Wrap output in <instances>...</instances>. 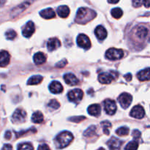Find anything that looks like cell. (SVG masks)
Listing matches in <instances>:
<instances>
[{
    "label": "cell",
    "mask_w": 150,
    "mask_h": 150,
    "mask_svg": "<svg viewBox=\"0 0 150 150\" xmlns=\"http://www.w3.org/2000/svg\"><path fill=\"white\" fill-rule=\"evenodd\" d=\"M97 16L96 12L87 7H81L76 14V22L81 24H84L91 21Z\"/></svg>",
    "instance_id": "6da1fadb"
},
{
    "label": "cell",
    "mask_w": 150,
    "mask_h": 150,
    "mask_svg": "<svg viewBox=\"0 0 150 150\" xmlns=\"http://www.w3.org/2000/svg\"><path fill=\"white\" fill-rule=\"evenodd\" d=\"M123 57H124V51L122 49H117L115 48H110L105 53V57L108 59L112 61L121 59Z\"/></svg>",
    "instance_id": "3957f363"
},
{
    "label": "cell",
    "mask_w": 150,
    "mask_h": 150,
    "mask_svg": "<svg viewBox=\"0 0 150 150\" xmlns=\"http://www.w3.org/2000/svg\"><path fill=\"white\" fill-rule=\"evenodd\" d=\"M144 0H133V5L134 7H139L143 4Z\"/></svg>",
    "instance_id": "e575fe53"
},
{
    "label": "cell",
    "mask_w": 150,
    "mask_h": 150,
    "mask_svg": "<svg viewBox=\"0 0 150 150\" xmlns=\"http://www.w3.org/2000/svg\"><path fill=\"white\" fill-rule=\"evenodd\" d=\"M26 113L23 109L18 108L16 110L12 117V120L14 123H21L23 122L26 120Z\"/></svg>",
    "instance_id": "ba28073f"
},
{
    "label": "cell",
    "mask_w": 150,
    "mask_h": 150,
    "mask_svg": "<svg viewBox=\"0 0 150 150\" xmlns=\"http://www.w3.org/2000/svg\"><path fill=\"white\" fill-rule=\"evenodd\" d=\"M18 150H34V148L30 143H22L18 146Z\"/></svg>",
    "instance_id": "83f0119b"
},
{
    "label": "cell",
    "mask_w": 150,
    "mask_h": 150,
    "mask_svg": "<svg viewBox=\"0 0 150 150\" xmlns=\"http://www.w3.org/2000/svg\"><path fill=\"white\" fill-rule=\"evenodd\" d=\"M40 15L41 17L45 19H51L55 17L56 13L52 8H47L40 11Z\"/></svg>",
    "instance_id": "ac0fdd59"
},
{
    "label": "cell",
    "mask_w": 150,
    "mask_h": 150,
    "mask_svg": "<svg viewBox=\"0 0 150 150\" xmlns=\"http://www.w3.org/2000/svg\"><path fill=\"white\" fill-rule=\"evenodd\" d=\"M138 147H139L138 142L136 141H132L127 144L125 147V150H137Z\"/></svg>",
    "instance_id": "f1b7e54d"
},
{
    "label": "cell",
    "mask_w": 150,
    "mask_h": 150,
    "mask_svg": "<svg viewBox=\"0 0 150 150\" xmlns=\"http://www.w3.org/2000/svg\"><path fill=\"white\" fill-rule=\"evenodd\" d=\"M101 125H102L103 128V131L104 133H105L106 135L109 134V131H108V127H110L111 126V123L108 121H105L101 123Z\"/></svg>",
    "instance_id": "d6a6232c"
},
{
    "label": "cell",
    "mask_w": 150,
    "mask_h": 150,
    "mask_svg": "<svg viewBox=\"0 0 150 150\" xmlns=\"http://www.w3.org/2000/svg\"><path fill=\"white\" fill-rule=\"evenodd\" d=\"M108 1L111 4H117L120 1V0H108Z\"/></svg>",
    "instance_id": "7bdbcfd3"
},
{
    "label": "cell",
    "mask_w": 150,
    "mask_h": 150,
    "mask_svg": "<svg viewBox=\"0 0 150 150\" xmlns=\"http://www.w3.org/2000/svg\"><path fill=\"white\" fill-rule=\"evenodd\" d=\"M123 12L122 9L119 8V7H116V8L112 9L111 10V16L115 18H120L122 16Z\"/></svg>",
    "instance_id": "484cf974"
},
{
    "label": "cell",
    "mask_w": 150,
    "mask_h": 150,
    "mask_svg": "<svg viewBox=\"0 0 150 150\" xmlns=\"http://www.w3.org/2000/svg\"><path fill=\"white\" fill-rule=\"evenodd\" d=\"M125 79L127 81H130L132 79V75L130 74V73H128V74L125 75Z\"/></svg>",
    "instance_id": "ab89813d"
},
{
    "label": "cell",
    "mask_w": 150,
    "mask_h": 150,
    "mask_svg": "<svg viewBox=\"0 0 150 150\" xmlns=\"http://www.w3.org/2000/svg\"><path fill=\"white\" fill-rule=\"evenodd\" d=\"M77 44L79 47L85 50L89 49L91 48V45H92L89 38L83 34H81L78 36Z\"/></svg>",
    "instance_id": "52a82bcc"
},
{
    "label": "cell",
    "mask_w": 150,
    "mask_h": 150,
    "mask_svg": "<svg viewBox=\"0 0 150 150\" xmlns=\"http://www.w3.org/2000/svg\"><path fill=\"white\" fill-rule=\"evenodd\" d=\"M143 4H144V6L146 7V8H149V4H150L149 0H144Z\"/></svg>",
    "instance_id": "60d3db41"
},
{
    "label": "cell",
    "mask_w": 150,
    "mask_h": 150,
    "mask_svg": "<svg viewBox=\"0 0 150 150\" xmlns=\"http://www.w3.org/2000/svg\"><path fill=\"white\" fill-rule=\"evenodd\" d=\"M118 101L121 106L123 108H127L131 104L132 101H133V98H132L131 95L127 92H124V93L121 94L118 98Z\"/></svg>",
    "instance_id": "5b68a950"
},
{
    "label": "cell",
    "mask_w": 150,
    "mask_h": 150,
    "mask_svg": "<svg viewBox=\"0 0 150 150\" xmlns=\"http://www.w3.org/2000/svg\"><path fill=\"white\" fill-rule=\"evenodd\" d=\"M101 112V108L98 104H92L89 105L88 108V113L90 115L94 116V117H98L100 116Z\"/></svg>",
    "instance_id": "d6986e66"
},
{
    "label": "cell",
    "mask_w": 150,
    "mask_h": 150,
    "mask_svg": "<svg viewBox=\"0 0 150 150\" xmlns=\"http://www.w3.org/2000/svg\"><path fill=\"white\" fill-rule=\"evenodd\" d=\"M114 77L109 73H100L98 76V80L101 83L103 84H109L114 80Z\"/></svg>",
    "instance_id": "8fae6325"
},
{
    "label": "cell",
    "mask_w": 150,
    "mask_h": 150,
    "mask_svg": "<svg viewBox=\"0 0 150 150\" xmlns=\"http://www.w3.org/2000/svg\"><path fill=\"white\" fill-rule=\"evenodd\" d=\"M64 79L66 83L70 85V86H76L79 83V79L73 73H67V74H65L64 76Z\"/></svg>",
    "instance_id": "9a60e30c"
},
{
    "label": "cell",
    "mask_w": 150,
    "mask_h": 150,
    "mask_svg": "<svg viewBox=\"0 0 150 150\" xmlns=\"http://www.w3.org/2000/svg\"><path fill=\"white\" fill-rule=\"evenodd\" d=\"M67 64V62L66 59H63L62 61L59 62L57 64H56V67H59V68H62V67H65L66 64Z\"/></svg>",
    "instance_id": "836d02e7"
},
{
    "label": "cell",
    "mask_w": 150,
    "mask_h": 150,
    "mask_svg": "<svg viewBox=\"0 0 150 150\" xmlns=\"http://www.w3.org/2000/svg\"><path fill=\"white\" fill-rule=\"evenodd\" d=\"M95 131H96V127H95V126H91V127H89L84 132V134L83 135L85 136H86V137H91V136L95 134Z\"/></svg>",
    "instance_id": "f546056e"
},
{
    "label": "cell",
    "mask_w": 150,
    "mask_h": 150,
    "mask_svg": "<svg viewBox=\"0 0 150 150\" xmlns=\"http://www.w3.org/2000/svg\"><path fill=\"white\" fill-rule=\"evenodd\" d=\"M42 76H40V75H37V76H32L30 79L28 80L27 84L28 85H37L38 83H41V81H42Z\"/></svg>",
    "instance_id": "d4e9b609"
},
{
    "label": "cell",
    "mask_w": 150,
    "mask_h": 150,
    "mask_svg": "<svg viewBox=\"0 0 150 150\" xmlns=\"http://www.w3.org/2000/svg\"><path fill=\"white\" fill-rule=\"evenodd\" d=\"M10 60V54L7 51H2L0 52V67H4L9 64Z\"/></svg>",
    "instance_id": "5bb4252c"
},
{
    "label": "cell",
    "mask_w": 150,
    "mask_h": 150,
    "mask_svg": "<svg viewBox=\"0 0 150 150\" xmlns=\"http://www.w3.org/2000/svg\"><path fill=\"white\" fill-rule=\"evenodd\" d=\"M122 144V142L120 139L114 137L111 138V139H110L109 142H108L110 150H120Z\"/></svg>",
    "instance_id": "4fadbf2b"
},
{
    "label": "cell",
    "mask_w": 150,
    "mask_h": 150,
    "mask_svg": "<svg viewBox=\"0 0 150 150\" xmlns=\"http://www.w3.org/2000/svg\"><path fill=\"white\" fill-rule=\"evenodd\" d=\"M57 14L61 18H67L70 14V9L67 6H59L57 9Z\"/></svg>",
    "instance_id": "44dd1931"
},
{
    "label": "cell",
    "mask_w": 150,
    "mask_h": 150,
    "mask_svg": "<svg viewBox=\"0 0 150 150\" xmlns=\"http://www.w3.org/2000/svg\"><path fill=\"white\" fill-rule=\"evenodd\" d=\"M136 35L139 39H145L148 35V29L146 27H139L136 30Z\"/></svg>",
    "instance_id": "603a6c76"
},
{
    "label": "cell",
    "mask_w": 150,
    "mask_h": 150,
    "mask_svg": "<svg viewBox=\"0 0 150 150\" xmlns=\"http://www.w3.org/2000/svg\"><path fill=\"white\" fill-rule=\"evenodd\" d=\"M43 115H42V114L40 111H36V112L34 113V114H32V120L33 122L39 124V123L42 122H43Z\"/></svg>",
    "instance_id": "cb8c5ba5"
},
{
    "label": "cell",
    "mask_w": 150,
    "mask_h": 150,
    "mask_svg": "<svg viewBox=\"0 0 150 150\" xmlns=\"http://www.w3.org/2000/svg\"><path fill=\"white\" fill-rule=\"evenodd\" d=\"M49 90L54 94H59L63 91V86L60 82L54 81L49 85Z\"/></svg>",
    "instance_id": "7c38bea8"
},
{
    "label": "cell",
    "mask_w": 150,
    "mask_h": 150,
    "mask_svg": "<svg viewBox=\"0 0 150 150\" xmlns=\"http://www.w3.org/2000/svg\"><path fill=\"white\" fill-rule=\"evenodd\" d=\"M138 79H139L142 81H149V68L144 69V70H142V71L139 72L137 75Z\"/></svg>",
    "instance_id": "7402d4cb"
},
{
    "label": "cell",
    "mask_w": 150,
    "mask_h": 150,
    "mask_svg": "<svg viewBox=\"0 0 150 150\" xmlns=\"http://www.w3.org/2000/svg\"><path fill=\"white\" fill-rule=\"evenodd\" d=\"M4 137H5V139H7V140H8V139H10V138H11V133H10V131H7L6 132Z\"/></svg>",
    "instance_id": "b9f144b4"
},
{
    "label": "cell",
    "mask_w": 150,
    "mask_h": 150,
    "mask_svg": "<svg viewBox=\"0 0 150 150\" xmlns=\"http://www.w3.org/2000/svg\"><path fill=\"white\" fill-rule=\"evenodd\" d=\"M38 150H50V148L47 144H42L39 146Z\"/></svg>",
    "instance_id": "8d00e7d4"
},
{
    "label": "cell",
    "mask_w": 150,
    "mask_h": 150,
    "mask_svg": "<svg viewBox=\"0 0 150 150\" xmlns=\"http://www.w3.org/2000/svg\"><path fill=\"white\" fill-rule=\"evenodd\" d=\"M73 140V136L70 132H62L61 133H59V134L56 137V146L58 148H59V149H62V148H64L66 147V146H68Z\"/></svg>",
    "instance_id": "7a4b0ae2"
},
{
    "label": "cell",
    "mask_w": 150,
    "mask_h": 150,
    "mask_svg": "<svg viewBox=\"0 0 150 150\" xmlns=\"http://www.w3.org/2000/svg\"><path fill=\"white\" fill-rule=\"evenodd\" d=\"M83 92L81 89H75L73 90H71L68 93V99L70 102L73 103H79V101H81L83 98Z\"/></svg>",
    "instance_id": "277c9868"
},
{
    "label": "cell",
    "mask_w": 150,
    "mask_h": 150,
    "mask_svg": "<svg viewBox=\"0 0 150 150\" xmlns=\"http://www.w3.org/2000/svg\"><path fill=\"white\" fill-rule=\"evenodd\" d=\"M116 133H117V134L120 136H127V135L129 133V128L127 127H120V128L117 129V130Z\"/></svg>",
    "instance_id": "4316f807"
},
{
    "label": "cell",
    "mask_w": 150,
    "mask_h": 150,
    "mask_svg": "<svg viewBox=\"0 0 150 150\" xmlns=\"http://www.w3.org/2000/svg\"><path fill=\"white\" fill-rule=\"evenodd\" d=\"M35 24L32 21H29L23 28L22 34L25 38H30L35 32Z\"/></svg>",
    "instance_id": "30bf717a"
},
{
    "label": "cell",
    "mask_w": 150,
    "mask_h": 150,
    "mask_svg": "<svg viewBox=\"0 0 150 150\" xmlns=\"http://www.w3.org/2000/svg\"><path fill=\"white\" fill-rule=\"evenodd\" d=\"M95 34L98 40H103L107 37V31L103 26H98L95 29Z\"/></svg>",
    "instance_id": "e0dca14e"
},
{
    "label": "cell",
    "mask_w": 150,
    "mask_h": 150,
    "mask_svg": "<svg viewBox=\"0 0 150 150\" xmlns=\"http://www.w3.org/2000/svg\"><path fill=\"white\" fill-rule=\"evenodd\" d=\"M1 150H13V146L10 144H5L4 145Z\"/></svg>",
    "instance_id": "f35d334b"
},
{
    "label": "cell",
    "mask_w": 150,
    "mask_h": 150,
    "mask_svg": "<svg viewBox=\"0 0 150 150\" xmlns=\"http://www.w3.org/2000/svg\"><path fill=\"white\" fill-rule=\"evenodd\" d=\"M34 62L36 64H42L46 61V57L42 52H38L34 55Z\"/></svg>",
    "instance_id": "ffe728a7"
},
{
    "label": "cell",
    "mask_w": 150,
    "mask_h": 150,
    "mask_svg": "<svg viewBox=\"0 0 150 150\" xmlns=\"http://www.w3.org/2000/svg\"><path fill=\"white\" fill-rule=\"evenodd\" d=\"M130 115L132 117L136 119H142L144 117L145 111L143 107L140 105H137L132 108L130 113Z\"/></svg>",
    "instance_id": "9c48e42d"
},
{
    "label": "cell",
    "mask_w": 150,
    "mask_h": 150,
    "mask_svg": "<svg viewBox=\"0 0 150 150\" xmlns=\"http://www.w3.org/2000/svg\"><path fill=\"white\" fill-rule=\"evenodd\" d=\"M60 45H61V42H60L59 40H58L57 38H51L48 41L47 48L49 51H54V50L59 48Z\"/></svg>",
    "instance_id": "2e32d148"
},
{
    "label": "cell",
    "mask_w": 150,
    "mask_h": 150,
    "mask_svg": "<svg viewBox=\"0 0 150 150\" xmlns=\"http://www.w3.org/2000/svg\"><path fill=\"white\" fill-rule=\"evenodd\" d=\"M48 105L50 107V108H53V109H55V110L58 109V108L60 107L59 103L57 100H51L48 103Z\"/></svg>",
    "instance_id": "1f68e13d"
},
{
    "label": "cell",
    "mask_w": 150,
    "mask_h": 150,
    "mask_svg": "<svg viewBox=\"0 0 150 150\" xmlns=\"http://www.w3.org/2000/svg\"><path fill=\"white\" fill-rule=\"evenodd\" d=\"M104 110L108 115H114L117 111V104L115 101L111 99H107L104 101Z\"/></svg>",
    "instance_id": "8992f818"
},
{
    "label": "cell",
    "mask_w": 150,
    "mask_h": 150,
    "mask_svg": "<svg viewBox=\"0 0 150 150\" xmlns=\"http://www.w3.org/2000/svg\"><path fill=\"white\" fill-rule=\"evenodd\" d=\"M85 120L84 117H73V118H70V121L75 122H79L82 121V120Z\"/></svg>",
    "instance_id": "d590c367"
},
{
    "label": "cell",
    "mask_w": 150,
    "mask_h": 150,
    "mask_svg": "<svg viewBox=\"0 0 150 150\" xmlns=\"http://www.w3.org/2000/svg\"><path fill=\"white\" fill-rule=\"evenodd\" d=\"M133 136L135 138V139H139L141 136V133L139 131V130H136L133 132Z\"/></svg>",
    "instance_id": "74e56055"
},
{
    "label": "cell",
    "mask_w": 150,
    "mask_h": 150,
    "mask_svg": "<svg viewBox=\"0 0 150 150\" xmlns=\"http://www.w3.org/2000/svg\"><path fill=\"white\" fill-rule=\"evenodd\" d=\"M5 37L7 40H13L16 37V32L13 29H9L5 32Z\"/></svg>",
    "instance_id": "4dcf8cb0"
},
{
    "label": "cell",
    "mask_w": 150,
    "mask_h": 150,
    "mask_svg": "<svg viewBox=\"0 0 150 150\" xmlns=\"http://www.w3.org/2000/svg\"><path fill=\"white\" fill-rule=\"evenodd\" d=\"M98 150H105V149H103V148H100V149H98Z\"/></svg>",
    "instance_id": "ee69618b"
}]
</instances>
